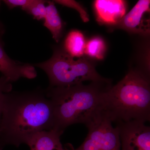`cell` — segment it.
I'll list each match as a JSON object with an SVG mask.
<instances>
[{
    "label": "cell",
    "instance_id": "obj_1",
    "mask_svg": "<svg viewBox=\"0 0 150 150\" xmlns=\"http://www.w3.org/2000/svg\"><path fill=\"white\" fill-rule=\"evenodd\" d=\"M54 110L45 90L6 94L0 120V143L18 147L35 134L53 129Z\"/></svg>",
    "mask_w": 150,
    "mask_h": 150
},
{
    "label": "cell",
    "instance_id": "obj_2",
    "mask_svg": "<svg viewBox=\"0 0 150 150\" xmlns=\"http://www.w3.org/2000/svg\"><path fill=\"white\" fill-rule=\"evenodd\" d=\"M112 86L110 80L91 82L88 85L48 87L45 91L53 105L52 129L63 133L73 124L82 123L87 126L102 112L104 94Z\"/></svg>",
    "mask_w": 150,
    "mask_h": 150
},
{
    "label": "cell",
    "instance_id": "obj_3",
    "mask_svg": "<svg viewBox=\"0 0 150 150\" xmlns=\"http://www.w3.org/2000/svg\"><path fill=\"white\" fill-rule=\"evenodd\" d=\"M102 112L112 123L150 121L149 74L132 69L105 92Z\"/></svg>",
    "mask_w": 150,
    "mask_h": 150
},
{
    "label": "cell",
    "instance_id": "obj_4",
    "mask_svg": "<svg viewBox=\"0 0 150 150\" xmlns=\"http://www.w3.org/2000/svg\"><path fill=\"white\" fill-rule=\"evenodd\" d=\"M53 54L46 61L33 65L46 73L49 87H64L83 83V82H103L109 79L103 77L96 69L95 62L86 56L71 57L61 46L52 47Z\"/></svg>",
    "mask_w": 150,
    "mask_h": 150
},
{
    "label": "cell",
    "instance_id": "obj_5",
    "mask_svg": "<svg viewBox=\"0 0 150 150\" xmlns=\"http://www.w3.org/2000/svg\"><path fill=\"white\" fill-rule=\"evenodd\" d=\"M102 112L86 126L87 136L80 146L74 149L69 144L67 150H121L119 127Z\"/></svg>",
    "mask_w": 150,
    "mask_h": 150
},
{
    "label": "cell",
    "instance_id": "obj_6",
    "mask_svg": "<svg viewBox=\"0 0 150 150\" xmlns=\"http://www.w3.org/2000/svg\"><path fill=\"white\" fill-rule=\"evenodd\" d=\"M150 1L140 0L120 21L109 29H121L131 34L148 37L150 33Z\"/></svg>",
    "mask_w": 150,
    "mask_h": 150
},
{
    "label": "cell",
    "instance_id": "obj_7",
    "mask_svg": "<svg viewBox=\"0 0 150 150\" xmlns=\"http://www.w3.org/2000/svg\"><path fill=\"white\" fill-rule=\"evenodd\" d=\"M145 123L137 121L117 123L121 150H150V127Z\"/></svg>",
    "mask_w": 150,
    "mask_h": 150
},
{
    "label": "cell",
    "instance_id": "obj_8",
    "mask_svg": "<svg viewBox=\"0 0 150 150\" xmlns=\"http://www.w3.org/2000/svg\"><path fill=\"white\" fill-rule=\"evenodd\" d=\"M0 35V72L11 82L16 81L21 78L33 79L37 74L33 65L22 64L11 59L6 53L4 43Z\"/></svg>",
    "mask_w": 150,
    "mask_h": 150
},
{
    "label": "cell",
    "instance_id": "obj_9",
    "mask_svg": "<svg viewBox=\"0 0 150 150\" xmlns=\"http://www.w3.org/2000/svg\"><path fill=\"white\" fill-rule=\"evenodd\" d=\"M127 4L124 1L97 0L93 3L96 20L110 28L126 14Z\"/></svg>",
    "mask_w": 150,
    "mask_h": 150
},
{
    "label": "cell",
    "instance_id": "obj_10",
    "mask_svg": "<svg viewBox=\"0 0 150 150\" xmlns=\"http://www.w3.org/2000/svg\"><path fill=\"white\" fill-rule=\"evenodd\" d=\"M63 134L54 129L40 131L34 135L26 145L30 150H67L60 141Z\"/></svg>",
    "mask_w": 150,
    "mask_h": 150
},
{
    "label": "cell",
    "instance_id": "obj_11",
    "mask_svg": "<svg viewBox=\"0 0 150 150\" xmlns=\"http://www.w3.org/2000/svg\"><path fill=\"white\" fill-rule=\"evenodd\" d=\"M47 4L43 25L51 32L56 43H59L64 35L65 23L61 18L54 1H48Z\"/></svg>",
    "mask_w": 150,
    "mask_h": 150
},
{
    "label": "cell",
    "instance_id": "obj_12",
    "mask_svg": "<svg viewBox=\"0 0 150 150\" xmlns=\"http://www.w3.org/2000/svg\"><path fill=\"white\" fill-rule=\"evenodd\" d=\"M86 43L83 33L78 30L73 29L66 35L63 45L61 47L71 57L80 58L84 56Z\"/></svg>",
    "mask_w": 150,
    "mask_h": 150
},
{
    "label": "cell",
    "instance_id": "obj_13",
    "mask_svg": "<svg viewBox=\"0 0 150 150\" xmlns=\"http://www.w3.org/2000/svg\"><path fill=\"white\" fill-rule=\"evenodd\" d=\"M106 50L104 39L100 36H94L86 43L84 56L93 61L102 60L104 59Z\"/></svg>",
    "mask_w": 150,
    "mask_h": 150
},
{
    "label": "cell",
    "instance_id": "obj_14",
    "mask_svg": "<svg viewBox=\"0 0 150 150\" xmlns=\"http://www.w3.org/2000/svg\"><path fill=\"white\" fill-rule=\"evenodd\" d=\"M47 2V1L43 0H31L30 3L21 9L32 16L35 19L43 20L46 13Z\"/></svg>",
    "mask_w": 150,
    "mask_h": 150
},
{
    "label": "cell",
    "instance_id": "obj_15",
    "mask_svg": "<svg viewBox=\"0 0 150 150\" xmlns=\"http://www.w3.org/2000/svg\"><path fill=\"white\" fill-rule=\"evenodd\" d=\"M55 3L59 4L67 7L74 9L79 13L81 18L84 22H87L89 20L88 14L83 7L79 3L74 1H64V0H56L53 1Z\"/></svg>",
    "mask_w": 150,
    "mask_h": 150
},
{
    "label": "cell",
    "instance_id": "obj_16",
    "mask_svg": "<svg viewBox=\"0 0 150 150\" xmlns=\"http://www.w3.org/2000/svg\"><path fill=\"white\" fill-rule=\"evenodd\" d=\"M12 83L4 76L0 77V120L2 113L3 105L6 94L12 91Z\"/></svg>",
    "mask_w": 150,
    "mask_h": 150
},
{
    "label": "cell",
    "instance_id": "obj_17",
    "mask_svg": "<svg viewBox=\"0 0 150 150\" xmlns=\"http://www.w3.org/2000/svg\"><path fill=\"white\" fill-rule=\"evenodd\" d=\"M3 1L9 8L12 9L17 7L22 8L30 3L31 0H4Z\"/></svg>",
    "mask_w": 150,
    "mask_h": 150
},
{
    "label": "cell",
    "instance_id": "obj_18",
    "mask_svg": "<svg viewBox=\"0 0 150 150\" xmlns=\"http://www.w3.org/2000/svg\"><path fill=\"white\" fill-rule=\"evenodd\" d=\"M1 2L0 1V6L1 5ZM5 32V29L3 23L0 21V35L3 36Z\"/></svg>",
    "mask_w": 150,
    "mask_h": 150
},
{
    "label": "cell",
    "instance_id": "obj_19",
    "mask_svg": "<svg viewBox=\"0 0 150 150\" xmlns=\"http://www.w3.org/2000/svg\"><path fill=\"white\" fill-rule=\"evenodd\" d=\"M4 148V146L0 143V150H2L3 148Z\"/></svg>",
    "mask_w": 150,
    "mask_h": 150
}]
</instances>
